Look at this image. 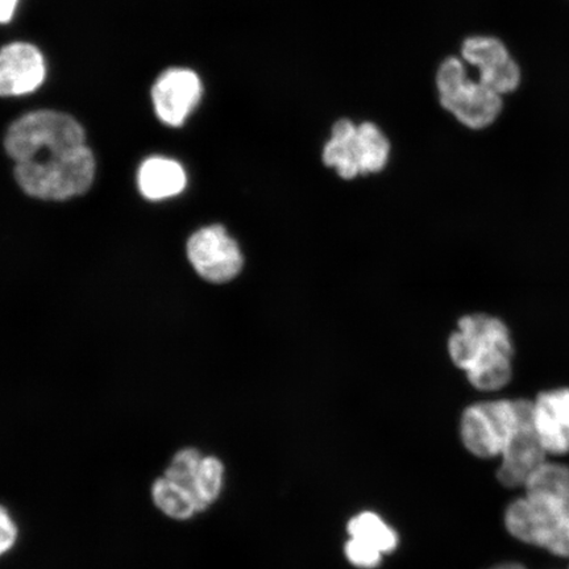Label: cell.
<instances>
[{"instance_id":"cell-1","label":"cell","mask_w":569,"mask_h":569,"mask_svg":"<svg viewBox=\"0 0 569 569\" xmlns=\"http://www.w3.org/2000/svg\"><path fill=\"white\" fill-rule=\"evenodd\" d=\"M505 511L511 537L569 559V467L546 462Z\"/></svg>"},{"instance_id":"cell-2","label":"cell","mask_w":569,"mask_h":569,"mask_svg":"<svg viewBox=\"0 0 569 569\" xmlns=\"http://www.w3.org/2000/svg\"><path fill=\"white\" fill-rule=\"evenodd\" d=\"M448 353L475 389L496 391L513 379L515 343L502 319L471 315L459 319L448 339Z\"/></svg>"},{"instance_id":"cell-3","label":"cell","mask_w":569,"mask_h":569,"mask_svg":"<svg viewBox=\"0 0 569 569\" xmlns=\"http://www.w3.org/2000/svg\"><path fill=\"white\" fill-rule=\"evenodd\" d=\"M531 411L525 398L473 403L462 411L461 443L476 458H501Z\"/></svg>"},{"instance_id":"cell-4","label":"cell","mask_w":569,"mask_h":569,"mask_svg":"<svg viewBox=\"0 0 569 569\" xmlns=\"http://www.w3.org/2000/svg\"><path fill=\"white\" fill-rule=\"evenodd\" d=\"M94 174V156L87 146L66 154L18 162L16 167L20 188L28 196L48 201H66L87 193Z\"/></svg>"},{"instance_id":"cell-5","label":"cell","mask_w":569,"mask_h":569,"mask_svg":"<svg viewBox=\"0 0 569 569\" xmlns=\"http://www.w3.org/2000/svg\"><path fill=\"white\" fill-rule=\"evenodd\" d=\"M4 147L10 158L26 162L84 147V131L67 113L41 110L27 113L9 128Z\"/></svg>"},{"instance_id":"cell-6","label":"cell","mask_w":569,"mask_h":569,"mask_svg":"<svg viewBox=\"0 0 569 569\" xmlns=\"http://www.w3.org/2000/svg\"><path fill=\"white\" fill-rule=\"evenodd\" d=\"M440 103L461 124L471 130L492 126L503 109V99L493 90L468 77L458 57H448L437 74Z\"/></svg>"},{"instance_id":"cell-7","label":"cell","mask_w":569,"mask_h":569,"mask_svg":"<svg viewBox=\"0 0 569 569\" xmlns=\"http://www.w3.org/2000/svg\"><path fill=\"white\" fill-rule=\"evenodd\" d=\"M188 256L197 273L213 283L233 280L244 266L238 241L219 224L197 231L189 239Z\"/></svg>"},{"instance_id":"cell-8","label":"cell","mask_w":569,"mask_h":569,"mask_svg":"<svg viewBox=\"0 0 569 569\" xmlns=\"http://www.w3.org/2000/svg\"><path fill=\"white\" fill-rule=\"evenodd\" d=\"M465 61L479 69V82L501 97L515 92L522 71L509 49L493 36H472L462 42Z\"/></svg>"},{"instance_id":"cell-9","label":"cell","mask_w":569,"mask_h":569,"mask_svg":"<svg viewBox=\"0 0 569 569\" xmlns=\"http://www.w3.org/2000/svg\"><path fill=\"white\" fill-rule=\"evenodd\" d=\"M201 97V80L188 69L166 71L152 90L156 113L161 122L172 127H180L184 122Z\"/></svg>"},{"instance_id":"cell-10","label":"cell","mask_w":569,"mask_h":569,"mask_svg":"<svg viewBox=\"0 0 569 569\" xmlns=\"http://www.w3.org/2000/svg\"><path fill=\"white\" fill-rule=\"evenodd\" d=\"M546 458L547 452L540 443L531 411L517 432L513 442L501 455V466L498 468L497 479L503 487L523 488L532 476L546 465Z\"/></svg>"},{"instance_id":"cell-11","label":"cell","mask_w":569,"mask_h":569,"mask_svg":"<svg viewBox=\"0 0 569 569\" xmlns=\"http://www.w3.org/2000/svg\"><path fill=\"white\" fill-rule=\"evenodd\" d=\"M44 78L46 63L38 48L13 42L0 49V97L30 94Z\"/></svg>"},{"instance_id":"cell-12","label":"cell","mask_w":569,"mask_h":569,"mask_svg":"<svg viewBox=\"0 0 569 569\" xmlns=\"http://www.w3.org/2000/svg\"><path fill=\"white\" fill-rule=\"evenodd\" d=\"M532 417L547 455L569 453V388L540 391Z\"/></svg>"},{"instance_id":"cell-13","label":"cell","mask_w":569,"mask_h":569,"mask_svg":"<svg viewBox=\"0 0 569 569\" xmlns=\"http://www.w3.org/2000/svg\"><path fill=\"white\" fill-rule=\"evenodd\" d=\"M138 181L142 196L151 201H161L181 193L187 187V174L174 160L152 158L142 162Z\"/></svg>"},{"instance_id":"cell-14","label":"cell","mask_w":569,"mask_h":569,"mask_svg":"<svg viewBox=\"0 0 569 569\" xmlns=\"http://www.w3.org/2000/svg\"><path fill=\"white\" fill-rule=\"evenodd\" d=\"M323 162L336 168L345 180H353L361 174L358 142V126L351 120L341 119L332 127V134L323 149Z\"/></svg>"},{"instance_id":"cell-15","label":"cell","mask_w":569,"mask_h":569,"mask_svg":"<svg viewBox=\"0 0 569 569\" xmlns=\"http://www.w3.org/2000/svg\"><path fill=\"white\" fill-rule=\"evenodd\" d=\"M348 537L375 547L383 555H390L400 545V537L383 518L373 511H361L353 516L347 525Z\"/></svg>"},{"instance_id":"cell-16","label":"cell","mask_w":569,"mask_h":569,"mask_svg":"<svg viewBox=\"0 0 569 569\" xmlns=\"http://www.w3.org/2000/svg\"><path fill=\"white\" fill-rule=\"evenodd\" d=\"M152 501L163 516L176 521H189L201 513L193 495L180 483L161 476L152 483Z\"/></svg>"},{"instance_id":"cell-17","label":"cell","mask_w":569,"mask_h":569,"mask_svg":"<svg viewBox=\"0 0 569 569\" xmlns=\"http://www.w3.org/2000/svg\"><path fill=\"white\" fill-rule=\"evenodd\" d=\"M224 479L223 461L213 455H203L193 483L196 501L201 513L210 509L222 496Z\"/></svg>"},{"instance_id":"cell-18","label":"cell","mask_w":569,"mask_h":569,"mask_svg":"<svg viewBox=\"0 0 569 569\" xmlns=\"http://www.w3.org/2000/svg\"><path fill=\"white\" fill-rule=\"evenodd\" d=\"M358 142L361 174L381 172L390 154V144L386 134L373 123H362L358 127Z\"/></svg>"},{"instance_id":"cell-19","label":"cell","mask_w":569,"mask_h":569,"mask_svg":"<svg viewBox=\"0 0 569 569\" xmlns=\"http://www.w3.org/2000/svg\"><path fill=\"white\" fill-rule=\"evenodd\" d=\"M345 553L350 565L359 569H376L382 563L383 555L375 547L360 542L358 539L350 538L345 545Z\"/></svg>"},{"instance_id":"cell-20","label":"cell","mask_w":569,"mask_h":569,"mask_svg":"<svg viewBox=\"0 0 569 569\" xmlns=\"http://www.w3.org/2000/svg\"><path fill=\"white\" fill-rule=\"evenodd\" d=\"M19 539V528L16 519L3 505H0V558L16 547Z\"/></svg>"},{"instance_id":"cell-21","label":"cell","mask_w":569,"mask_h":569,"mask_svg":"<svg viewBox=\"0 0 569 569\" xmlns=\"http://www.w3.org/2000/svg\"><path fill=\"white\" fill-rule=\"evenodd\" d=\"M18 0H0V23H7L16 12Z\"/></svg>"},{"instance_id":"cell-22","label":"cell","mask_w":569,"mask_h":569,"mask_svg":"<svg viewBox=\"0 0 569 569\" xmlns=\"http://www.w3.org/2000/svg\"><path fill=\"white\" fill-rule=\"evenodd\" d=\"M489 569H528V568H526L522 565L515 563V561H509V563L498 565V566H495Z\"/></svg>"},{"instance_id":"cell-23","label":"cell","mask_w":569,"mask_h":569,"mask_svg":"<svg viewBox=\"0 0 569 569\" xmlns=\"http://www.w3.org/2000/svg\"><path fill=\"white\" fill-rule=\"evenodd\" d=\"M569 569V568H568Z\"/></svg>"}]
</instances>
